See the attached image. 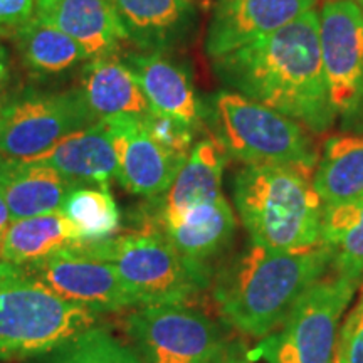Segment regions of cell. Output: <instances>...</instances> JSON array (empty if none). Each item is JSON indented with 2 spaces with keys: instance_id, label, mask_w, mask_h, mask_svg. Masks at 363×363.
Here are the masks:
<instances>
[{
  "instance_id": "cell-15",
  "label": "cell",
  "mask_w": 363,
  "mask_h": 363,
  "mask_svg": "<svg viewBox=\"0 0 363 363\" xmlns=\"http://www.w3.org/2000/svg\"><path fill=\"white\" fill-rule=\"evenodd\" d=\"M29 160L51 167L81 187L110 189V182L118 174L115 140L106 120L67 135L51 150Z\"/></svg>"
},
{
  "instance_id": "cell-32",
  "label": "cell",
  "mask_w": 363,
  "mask_h": 363,
  "mask_svg": "<svg viewBox=\"0 0 363 363\" xmlns=\"http://www.w3.org/2000/svg\"><path fill=\"white\" fill-rule=\"evenodd\" d=\"M9 79H11V74H9V57L7 52L0 48V94H2L4 88H6ZM4 99L0 96V108H2Z\"/></svg>"
},
{
  "instance_id": "cell-34",
  "label": "cell",
  "mask_w": 363,
  "mask_h": 363,
  "mask_svg": "<svg viewBox=\"0 0 363 363\" xmlns=\"http://www.w3.org/2000/svg\"><path fill=\"white\" fill-rule=\"evenodd\" d=\"M238 363H249V360H247V357H244V358H242V360H239Z\"/></svg>"
},
{
  "instance_id": "cell-33",
  "label": "cell",
  "mask_w": 363,
  "mask_h": 363,
  "mask_svg": "<svg viewBox=\"0 0 363 363\" xmlns=\"http://www.w3.org/2000/svg\"><path fill=\"white\" fill-rule=\"evenodd\" d=\"M352 2H355V4H358V6H360V7H363V0H352Z\"/></svg>"
},
{
  "instance_id": "cell-8",
  "label": "cell",
  "mask_w": 363,
  "mask_h": 363,
  "mask_svg": "<svg viewBox=\"0 0 363 363\" xmlns=\"http://www.w3.org/2000/svg\"><path fill=\"white\" fill-rule=\"evenodd\" d=\"M358 286L335 272L316 281L283 323L246 353L249 363H333L340 320Z\"/></svg>"
},
{
  "instance_id": "cell-31",
  "label": "cell",
  "mask_w": 363,
  "mask_h": 363,
  "mask_svg": "<svg viewBox=\"0 0 363 363\" xmlns=\"http://www.w3.org/2000/svg\"><path fill=\"white\" fill-rule=\"evenodd\" d=\"M12 222L13 220H12L11 211H9L6 201H4L2 194H0V247H2L4 239H6L7 230H9V227H11Z\"/></svg>"
},
{
  "instance_id": "cell-13",
  "label": "cell",
  "mask_w": 363,
  "mask_h": 363,
  "mask_svg": "<svg viewBox=\"0 0 363 363\" xmlns=\"http://www.w3.org/2000/svg\"><path fill=\"white\" fill-rule=\"evenodd\" d=\"M316 0H217L208 22L206 51L217 57L269 35L313 11Z\"/></svg>"
},
{
  "instance_id": "cell-29",
  "label": "cell",
  "mask_w": 363,
  "mask_h": 363,
  "mask_svg": "<svg viewBox=\"0 0 363 363\" xmlns=\"http://www.w3.org/2000/svg\"><path fill=\"white\" fill-rule=\"evenodd\" d=\"M333 363H363V293L340 330Z\"/></svg>"
},
{
  "instance_id": "cell-18",
  "label": "cell",
  "mask_w": 363,
  "mask_h": 363,
  "mask_svg": "<svg viewBox=\"0 0 363 363\" xmlns=\"http://www.w3.org/2000/svg\"><path fill=\"white\" fill-rule=\"evenodd\" d=\"M79 89L98 120L145 118L152 113L135 72L118 56L89 59Z\"/></svg>"
},
{
  "instance_id": "cell-26",
  "label": "cell",
  "mask_w": 363,
  "mask_h": 363,
  "mask_svg": "<svg viewBox=\"0 0 363 363\" xmlns=\"http://www.w3.org/2000/svg\"><path fill=\"white\" fill-rule=\"evenodd\" d=\"M61 214L74 225L81 240L113 238L120 227V211L110 189L78 187L67 195Z\"/></svg>"
},
{
  "instance_id": "cell-11",
  "label": "cell",
  "mask_w": 363,
  "mask_h": 363,
  "mask_svg": "<svg viewBox=\"0 0 363 363\" xmlns=\"http://www.w3.org/2000/svg\"><path fill=\"white\" fill-rule=\"evenodd\" d=\"M22 267L61 298L96 313L135 308L115 266L91 256L81 240Z\"/></svg>"
},
{
  "instance_id": "cell-30",
  "label": "cell",
  "mask_w": 363,
  "mask_h": 363,
  "mask_svg": "<svg viewBox=\"0 0 363 363\" xmlns=\"http://www.w3.org/2000/svg\"><path fill=\"white\" fill-rule=\"evenodd\" d=\"M38 0H0V33L13 34L35 16Z\"/></svg>"
},
{
  "instance_id": "cell-6",
  "label": "cell",
  "mask_w": 363,
  "mask_h": 363,
  "mask_svg": "<svg viewBox=\"0 0 363 363\" xmlns=\"http://www.w3.org/2000/svg\"><path fill=\"white\" fill-rule=\"evenodd\" d=\"M217 142L246 165H279L310 177L318 152L306 126L293 118L224 91L216 98Z\"/></svg>"
},
{
  "instance_id": "cell-1",
  "label": "cell",
  "mask_w": 363,
  "mask_h": 363,
  "mask_svg": "<svg viewBox=\"0 0 363 363\" xmlns=\"http://www.w3.org/2000/svg\"><path fill=\"white\" fill-rule=\"evenodd\" d=\"M318 26L320 16L306 12L276 33L214 59L216 74L242 96L321 133L337 120V111L330 101Z\"/></svg>"
},
{
  "instance_id": "cell-12",
  "label": "cell",
  "mask_w": 363,
  "mask_h": 363,
  "mask_svg": "<svg viewBox=\"0 0 363 363\" xmlns=\"http://www.w3.org/2000/svg\"><path fill=\"white\" fill-rule=\"evenodd\" d=\"M118 155L116 179L126 192L157 197L170 189L187 157L179 155L153 138L142 118H111Z\"/></svg>"
},
{
  "instance_id": "cell-7",
  "label": "cell",
  "mask_w": 363,
  "mask_h": 363,
  "mask_svg": "<svg viewBox=\"0 0 363 363\" xmlns=\"http://www.w3.org/2000/svg\"><path fill=\"white\" fill-rule=\"evenodd\" d=\"M125 331L143 363H238L247 353L190 305L136 306Z\"/></svg>"
},
{
  "instance_id": "cell-9",
  "label": "cell",
  "mask_w": 363,
  "mask_h": 363,
  "mask_svg": "<svg viewBox=\"0 0 363 363\" xmlns=\"http://www.w3.org/2000/svg\"><path fill=\"white\" fill-rule=\"evenodd\" d=\"M96 121L81 89L17 94L0 108V157L29 160Z\"/></svg>"
},
{
  "instance_id": "cell-2",
  "label": "cell",
  "mask_w": 363,
  "mask_h": 363,
  "mask_svg": "<svg viewBox=\"0 0 363 363\" xmlns=\"http://www.w3.org/2000/svg\"><path fill=\"white\" fill-rule=\"evenodd\" d=\"M328 269L330 252L323 244L298 252L251 244L212 279V296L225 325L264 338Z\"/></svg>"
},
{
  "instance_id": "cell-22",
  "label": "cell",
  "mask_w": 363,
  "mask_h": 363,
  "mask_svg": "<svg viewBox=\"0 0 363 363\" xmlns=\"http://www.w3.org/2000/svg\"><path fill=\"white\" fill-rule=\"evenodd\" d=\"M311 184L323 207L363 199V136H331Z\"/></svg>"
},
{
  "instance_id": "cell-28",
  "label": "cell",
  "mask_w": 363,
  "mask_h": 363,
  "mask_svg": "<svg viewBox=\"0 0 363 363\" xmlns=\"http://www.w3.org/2000/svg\"><path fill=\"white\" fill-rule=\"evenodd\" d=\"M142 121L148 133L158 140L163 147L179 153V155L189 157L194 140V130L190 126L155 111L148 113L147 116L142 118Z\"/></svg>"
},
{
  "instance_id": "cell-24",
  "label": "cell",
  "mask_w": 363,
  "mask_h": 363,
  "mask_svg": "<svg viewBox=\"0 0 363 363\" xmlns=\"http://www.w3.org/2000/svg\"><path fill=\"white\" fill-rule=\"evenodd\" d=\"M13 40L24 65L39 74H59L91 59L83 45L38 16L13 33Z\"/></svg>"
},
{
  "instance_id": "cell-16",
  "label": "cell",
  "mask_w": 363,
  "mask_h": 363,
  "mask_svg": "<svg viewBox=\"0 0 363 363\" xmlns=\"http://www.w3.org/2000/svg\"><path fill=\"white\" fill-rule=\"evenodd\" d=\"M78 187L43 163L0 157V194L12 220L61 212L67 195Z\"/></svg>"
},
{
  "instance_id": "cell-21",
  "label": "cell",
  "mask_w": 363,
  "mask_h": 363,
  "mask_svg": "<svg viewBox=\"0 0 363 363\" xmlns=\"http://www.w3.org/2000/svg\"><path fill=\"white\" fill-rule=\"evenodd\" d=\"M227 153L217 140H202L190 150L170 189L163 194L160 216H172L222 197Z\"/></svg>"
},
{
  "instance_id": "cell-10",
  "label": "cell",
  "mask_w": 363,
  "mask_h": 363,
  "mask_svg": "<svg viewBox=\"0 0 363 363\" xmlns=\"http://www.w3.org/2000/svg\"><path fill=\"white\" fill-rule=\"evenodd\" d=\"M318 34L331 106L337 116L357 115L363 108V7L328 0Z\"/></svg>"
},
{
  "instance_id": "cell-23",
  "label": "cell",
  "mask_w": 363,
  "mask_h": 363,
  "mask_svg": "<svg viewBox=\"0 0 363 363\" xmlns=\"http://www.w3.org/2000/svg\"><path fill=\"white\" fill-rule=\"evenodd\" d=\"M81 240L61 212L13 220L0 247V259L26 266Z\"/></svg>"
},
{
  "instance_id": "cell-25",
  "label": "cell",
  "mask_w": 363,
  "mask_h": 363,
  "mask_svg": "<svg viewBox=\"0 0 363 363\" xmlns=\"http://www.w3.org/2000/svg\"><path fill=\"white\" fill-rule=\"evenodd\" d=\"M321 244L335 274L363 283V199L323 207Z\"/></svg>"
},
{
  "instance_id": "cell-27",
  "label": "cell",
  "mask_w": 363,
  "mask_h": 363,
  "mask_svg": "<svg viewBox=\"0 0 363 363\" xmlns=\"http://www.w3.org/2000/svg\"><path fill=\"white\" fill-rule=\"evenodd\" d=\"M38 363H143L133 348L116 338L103 326L76 335L48 355L39 357Z\"/></svg>"
},
{
  "instance_id": "cell-19",
  "label": "cell",
  "mask_w": 363,
  "mask_h": 363,
  "mask_svg": "<svg viewBox=\"0 0 363 363\" xmlns=\"http://www.w3.org/2000/svg\"><path fill=\"white\" fill-rule=\"evenodd\" d=\"M126 65L135 72L152 111L197 128L202 118L201 103L184 69L162 54L148 52L130 54Z\"/></svg>"
},
{
  "instance_id": "cell-3",
  "label": "cell",
  "mask_w": 363,
  "mask_h": 363,
  "mask_svg": "<svg viewBox=\"0 0 363 363\" xmlns=\"http://www.w3.org/2000/svg\"><path fill=\"white\" fill-rule=\"evenodd\" d=\"M234 206L254 246L298 252L321 244L323 203L310 177L279 165H246L234 177Z\"/></svg>"
},
{
  "instance_id": "cell-20",
  "label": "cell",
  "mask_w": 363,
  "mask_h": 363,
  "mask_svg": "<svg viewBox=\"0 0 363 363\" xmlns=\"http://www.w3.org/2000/svg\"><path fill=\"white\" fill-rule=\"evenodd\" d=\"M130 43L142 52L160 54L190 26V0H111Z\"/></svg>"
},
{
  "instance_id": "cell-4",
  "label": "cell",
  "mask_w": 363,
  "mask_h": 363,
  "mask_svg": "<svg viewBox=\"0 0 363 363\" xmlns=\"http://www.w3.org/2000/svg\"><path fill=\"white\" fill-rule=\"evenodd\" d=\"M98 320L99 313L61 298L26 267L0 259V362L48 355Z\"/></svg>"
},
{
  "instance_id": "cell-5",
  "label": "cell",
  "mask_w": 363,
  "mask_h": 363,
  "mask_svg": "<svg viewBox=\"0 0 363 363\" xmlns=\"http://www.w3.org/2000/svg\"><path fill=\"white\" fill-rule=\"evenodd\" d=\"M91 256L115 266L136 306L190 305L212 286V271L175 249L155 227L81 240Z\"/></svg>"
},
{
  "instance_id": "cell-17",
  "label": "cell",
  "mask_w": 363,
  "mask_h": 363,
  "mask_svg": "<svg viewBox=\"0 0 363 363\" xmlns=\"http://www.w3.org/2000/svg\"><path fill=\"white\" fill-rule=\"evenodd\" d=\"M160 230L185 257L211 267V259L224 252L234 238L235 216L222 195L179 214L160 216Z\"/></svg>"
},
{
  "instance_id": "cell-14",
  "label": "cell",
  "mask_w": 363,
  "mask_h": 363,
  "mask_svg": "<svg viewBox=\"0 0 363 363\" xmlns=\"http://www.w3.org/2000/svg\"><path fill=\"white\" fill-rule=\"evenodd\" d=\"M35 16L56 26L88 56H118L130 43L111 0H38Z\"/></svg>"
}]
</instances>
